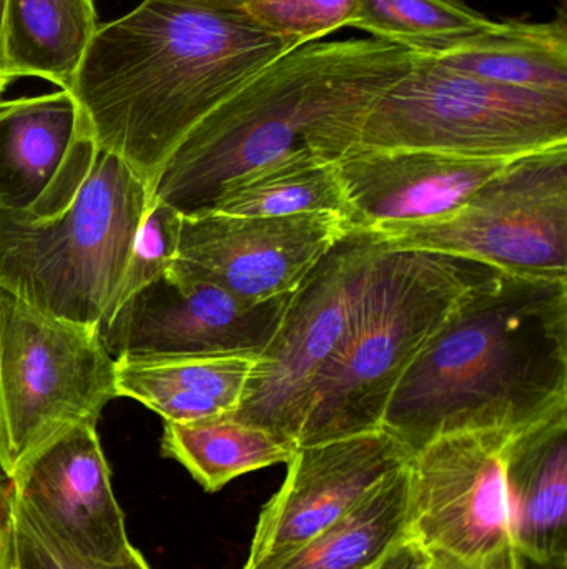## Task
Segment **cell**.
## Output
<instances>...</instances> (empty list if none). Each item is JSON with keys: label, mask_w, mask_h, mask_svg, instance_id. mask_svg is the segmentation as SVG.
<instances>
[{"label": "cell", "mask_w": 567, "mask_h": 569, "mask_svg": "<svg viewBox=\"0 0 567 569\" xmlns=\"http://www.w3.org/2000/svg\"><path fill=\"white\" fill-rule=\"evenodd\" d=\"M7 540H9V530H7ZM7 569H13L12 561H10L9 548H7Z\"/></svg>", "instance_id": "d6a6232c"}, {"label": "cell", "mask_w": 567, "mask_h": 569, "mask_svg": "<svg viewBox=\"0 0 567 569\" xmlns=\"http://www.w3.org/2000/svg\"><path fill=\"white\" fill-rule=\"evenodd\" d=\"M409 465L296 550L245 569H375L406 537Z\"/></svg>", "instance_id": "ffe728a7"}, {"label": "cell", "mask_w": 567, "mask_h": 569, "mask_svg": "<svg viewBox=\"0 0 567 569\" xmlns=\"http://www.w3.org/2000/svg\"><path fill=\"white\" fill-rule=\"evenodd\" d=\"M408 50L372 39L315 40L263 67L182 140L153 197L203 212L236 177L293 152L338 162L365 113L412 69Z\"/></svg>", "instance_id": "3957f363"}, {"label": "cell", "mask_w": 567, "mask_h": 569, "mask_svg": "<svg viewBox=\"0 0 567 569\" xmlns=\"http://www.w3.org/2000/svg\"><path fill=\"white\" fill-rule=\"evenodd\" d=\"M97 150L69 90L0 102V209L40 213L65 199Z\"/></svg>", "instance_id": "2e32d148"}, {"label": "cell", "mask_w": 567, "mask_h": 569, "mask_svg": "<svg viewBox=\"0 0 567 569\" xmlns=\"http://www.w3.org/2000/svg\"><path fill=\"white\" fill-rule=\"evenodd\" d=\"M412 457L383 427L300 447L285 483L260 515L246 567L302 547L408 467Z\"/></svg>", "instance_id": "4fadbf2b"}, {"label": "cell", "mask_w": 567, "mask_h": 569, "mask_svg": "<svg viewBox=\"0 0 567 569\" xmlns=\"http://www.w3.org/2000/svg\"><path fill=\"white\" fill-rule=\"evenodd\" d=\"M369 232L388 250H425L567 282V146L512 160L446 216Z\"/></svg>", "instance_id": "ba28073f"}, {"label": "cell", "mask_w": 567, "mask_h": 569, "mask_svg": "<svg viewBox=\"0 0 567 569\" xmlns=\"http://www.w3.org/2000/svg\"><path fill=\"white\" fill-rule=\"evenodd\" d=\"M295 453L292 445L233 415L165 421L163 428V457L179 461L209 493L250 471L288 465Z\"/></svg>", "instance_id": "603a6c76"}, {"label": "cell", "mask_w": 567, "mask_h": 569, "mask_svg": "<svg viewBox=\"0 0 567 569\" xmlns=\"http://www.w3.org/2000/svg\"><path fill=\"white\" fill-rule=\"evenodd\" d=\"M203 212L245 217L336 213L350 222L336 162L293 152L236 177Z\"/></svg>", "instance_id": "7402d4cb"}, {"label": "cell", "mask_w": 567, "mask_h": 569, "mask_svg": "<svg viewBox=\"0 0 567 569\" xmlns=\"http://www.w3.org/2000/svg\"><path fill=\"white\" fill-rule=\"evenodd\" d=\"M97 29L93 0H6L3 72L67 90Z\"/></svg>", "instance_id": "d6986e66"}, {"label": "cell", "mask_w": 567, "mask_h": 569, "mask_svg": "<svg viewBox=\"0 0 567 569\" xmlns=\"http://www.w3.org/2000/svg\"><path fill=\"white\" fill-rule=\"evenodd\" d=\"M353 229L336 213L286 217L182 216L169 276L215 284L246 303L292 297Z\"/></svg>", "instance_id": "8fae6325"}, {"label": "cell", "mask_w": 567, "mask_h": 569, "mask_svg": "<svg viewBox=\"0 0 567 569\" xmlns=\"http://www.w3.org/2000/svg\"><path fill=\"white\" fill-rule=\"evenodd\" d=\"M375 569H433L428 555L422 545L405 537L385 555Z\"/></svg>", "instance_id": "83f0119b"}, {"label": "cell", "mask_w": 567, "mask_h": 569, "mask_svg": "<svg viewBox=\"0 0 567 569\" xmlns=\"http://www.w3.org/2000/svg\"><path fill=\"white\" fill-rule=\"evenodd\" d=\"M509 438L446 435L413 455L406 537L422 545L433 569H526L506 495Z\"/></svg>", "instance_id": "9c48e42d"}, {"label": "cell", "mask_w": 567, "mask_h": 569, "mask_svg": "<svg viewBox=\"0 0 567 569\" xmlns=\"http://www.w3.org/2000/svg\"><path fill=\"white\" fill-rule=\"evenodd\" d=\"M195 6L216 7V9H245L246 0H179Z\"/></svg>", "instance_id": "f546056e"}, {"label": "cell", "mask_w": 567, "mask_h": 569, "mask_svg": "<svg viewBox=\"0 0 567 569\" xmlns=\"http://www.w3.org/2000/svg\"><path fill=\"white\" fill-rule=\"evenodd\" d=\"M259 355H149L115 360L117 397L132 398L165 421L233 415Z\"/></svg>", "instance_id": "ac0fdd59"}, {"label": "cell", "mask_w": 567, "mask_h": 569, "mask_svg": "<svg viewBox=\"0 0 567 569\" xmlns=\"http://www.w3.org/2000/svg\"><path fill=\"white\" fill-rule=\"evenodd\" d=\"M10 82H13V80H10L9 77L0 76V99H2V93L6 92V89L10 86Z\"/></svg>", "instance_id": "1f68e13d"}, {"label": "cell", "mask_w": 567, "mask_h": 569, "mask_svg": "<svg viewBox=\"0 0 567 569\" xmlns=\"http://www.w3.org/2000/svg\"><path fill=\"white\" fill-rule=\"evenodd\" d=\"M180 226L182 213L153 197L133 240L115 310L146 284L169 276L179 250Z\"/></svg>", "instance_id": "484cf974"}, {"label": "cell", "mask_w": 567, "mask_h": 569, "mask_svg": "<svg viewBox=\"0 0 567 569\" xmlns=\"http://www.w3.org/2000/svg\"><path fill=\"white\" fill-rule=\"evenodd\" d=\"M496 26L498 20L463 0H360L348 23L372 39L423 57L452 52Z\"/></svg>", "instance_id": "cb8c5ba5"}, {"label": "cell", "mask_w": 567, "mask_h": 569, "mask_svg": "<svg viewBox=\"0 0 567 569\" xmlns=\"http://www.w3.org/2000/svg\"><path fill=\"white\" fill-rule=\"evenodd\" d=\"M360 0H246L245 10L260 26L292 47L323 40L348 27Z\"/></svg>", "instance_id": "4316f807"}, {"label": "cell", "mask_w": 567, "mask_h": 569, "mask_svg": "<svg viewBox=\"0 0 567 569\" xmlns=\"http://www.w3.org/2000/svg\"><path fill=\"white\" fill-rule=\"evenodd\" d=\"M382 249L375 232L355 229L323 257L290 297L233 417L298 450L316 381L345 340L356 295Z\"/></svg>", "instance_id": "30bf717a"}, {"label": "cell", "mask_w": 567, "mask_h": 569, "mask_svg": "<svg viewBox=\"0 0 567 569\" xmlns=\"http://www.w3.org/2000/svg\"><path fill=\"white\" fill-rule=\"evenodd\" d=\"M515 159L353 149L336 162L353 229L425 222L458 209Z\"/></svg>", "instance_id": "9a60e30c"}, {"label": "cell", "mask_w": 567, "mask_h": 569, "mask_svg": "<svg viewBox=\"0 0 567 569\" xmlns=\"http://www.w3.org/2000/svg\"><path fill=\"white\" fill-rule=\"evenodd\" d=\"M9 553L13 569H152L135 547L117 563H93L70 551L10 490L3 491Z\"/></svg>", "instance_id": "d4e9b609"}, {"label": "cell", "mask_w": 567, "mask_h": 569, "mask_svg": "<svg viewBox=\"0 0 567 569\" xmlns=\"http://www.w3.org/2000/svg\"><path fill=\"white\" fill-rule=\"evenodd\" d=\"M152 199L125 160L97 150L55 209L37 216L0 209V290L47 317L102 328Z\"/></svg>", "instance_id": "5b68a950"}, {"label": "cell", "mask_w": 567, "mask_h": 569, "mask_svg": "<svg viewBox=\"0 0 567 569\" xmlns=\"http://www.w3.org/2000/svg\"><path fill=\"white\" fill-rule=\"evenodd\" d=\"M3 10H6V0H0V76H6V72H3V43H2ZM9 79H10V77H9ZM10 80H12V79H10Z\"/></svg>", "instance_id": "4dcf8cb0"}, {"label": "cell", "mask_w": 567, "mask_h": 569, "mask_svg": "<svg viewBox=\"0 0 567 569\" xmlns=\"http://www.w3.org/2000/svg\"><path fill=\"white\" fill-rule=\"evenodd\" d=\"M493 272L459 257L383 247L356 295L345 340L316 381L298 448L382 428L403 375L463 295Z\"/></svg>", "instance_id": "277c9868"}, {"label": "cell", "mask_w": 567, "mask_h": 569, "mask_svg": "<svg viewBox=\"0 0 567 569\" xmlns=\"http://www.w3.org/2000/svg\"><path fill=\"white\" fill-rule=\"evenodd\" d=\"M459 72L503 86L545 93H567V26L505 20L492 32L439 57Z\"/></svg>", "instance_id": "44dd1931"}, {"label": "cell", "mask_w": 567, "mask_h": 569, "mask_svg": "<svg viewBox=\"0 0 567 569\" xmlns=\"http://www.w3.org/2000/svg\"><path fill=\"white\" fill-rule=\"evenodd\" d=\"M567 146V93L503 86L415 56L375 100L355 149H409L518 159Z\"/></svg>", "instance_id": "8992f818"}, {"label": "cell", "mask_w": 567, "mask_h": 569, "mask_svg": "<svg viewBox=\"0 0 567 569\" xmlns=\"http://www.w3.org/2000/svg\"><path fill=\"white\" fill-rule=\"evenodd\" d=\"M292 49L245 9L143 0L99 26L67 90L97 147L155 192L182 140Z\"/></svg>", "instance_id": "6da1fadb"}, {"label": "cell", "mask_w": 567, "mask_h": 569, "mask_svg": "<svg viewBox=\"0 0 567 569\" xmlns=\"http://www.w3.org/2000/svg\"><path fill=\"white\" fill-rule=\"evenodd\" d=\"M7 483L83 560L117 563L133 547L97 425L67 431Z\"/></svg>", "instance_id": "5bb4252c"}, {"label": "cell", "mask_w": 567, "mask_h": 569, "mask_svg": "<svg viewBox=\"0 0 567 569\" xmlns=\"http://www.w3.org/2000/svg\"><path fill=\"white\" fill-rule=\"evenodd\" d=\"M567 411V282L493 272L399 380L382 427L415 455L466 431L516 435Z\"/></svg>", "instance_id": "7a4b0ae2"}, {"label": "cell", "mask_w": 567, "mask_h": 569, "mask_svg": "<svg viewBox=\"0 0 567 569\" xmlns=\"http://www.w3.org/2000/svg\"><path fill=\"white\" fill-rule=\"evenodd\" d=\"M506 495L518 550L538 567L567 563V411L512 435Z\"/></svg>", "instance_id": "e0dca14e"}, {"label": "cell", "mask_w": 567, "mask_h": 569, "mask_svg": "<svg viewBox=\"0 0 567 569\" xmlns=\"http://www.w3.org/2000/svg\"><path fill=\"white\" fill-rule=\"evenodd\" d=\"M290 297L246 303L196 280L165 276L117 308L100 328L110 357L260 355L272 340Z\"/></svg>", "instance_id": "7c38bea8"}, {"label": "cell", "mask_w": 567, "mask_h": 569, "mask_svg": "<svg viewBox=\"0 0 567 569\" xmlns=\"http://www.w3.org/2000/svg\"><path fill=\"white\" fill-rule=\"evenodd\" d=\"M3 491H6V487L0 488V569H7V548H9V540H7V515L6 505H3Z\"/></svg>", "instance_id": "f1b7e54d"}, {"label": "cell", "mask_w": 567, "mask_h": 569, "mask_svg": "<svg viewBox=\"0 0 567 569\" xmlns=\"http://www.w3.org/2000/svg\"><path fill=\"white\" fill-rule=\"evenodd\" d=\"M115 358L100 328L57 320L0 290V475L12 481L40 451L115 400Z\"/></svg>", "instance_id": "52a82bcc"}]
</instances>
